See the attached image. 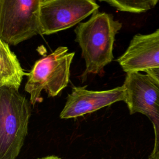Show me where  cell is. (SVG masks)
<instances>
[{
	"label": "cell",
	"instance_id": "cell-1",
	"mask_svg": "<svg viewBox=\"0 0 159 159\" xmlns=\"http://www.w3.org/2000/svg\"><path fill=\"white\" fill-rule=\"evenodd\" d=\"M122 24L111 14L95 11L86 22L76 27L75 42L81 49L86 65L82 81L88 75L99 74L114 60L113 48L116 34Z\"/></svg>",
	"mask_w": 159,
	"mask_h": 159
},
{
	"label": "cell",
	"instance_id": "cell-11",
	"mask_svg": "<svg viewBox=\"0 0 159 159\" xmlns=\"http://www.w3.org/2000/svg\"><path fill=\"white\" fill-rule=\"evenodd\" d=\"M159 85V68L148 70L145 72Z\"/></svg>",
	"mask_w": 159,
	"mask_h": 159
},
{
	"label": "cell",
	"instance_id": "cell-6",
	"mask_svg": "<svg viewBox=\"0 0 159 159\" xmlns=\"http://www.w3.org/2000/svg\"><path fill=\"white\" fill-rule=\"evenodd\" d=\"M99 7L94 0H40L41 35H51L79 24Z\"/></svg>",
	"mask_w": 159,
	"mask_h": 159
},
{
	"label": "cell",
	"instance_id": "cell-2",
	"mask_svg": "<svg viewBox=\"0 0 159 159\" xmlns=\"http://www.w3.org/2000/svg\"><path fill=\"white\" fill-rule=\"evenodd\" d=\"M31 103L18 91L0 88V159H16L28 132Z\"/></svg>",
	"mask_w": 159,
	"mask_h": 159
},
{
	"label": "cell",
	"instance_id": "cell-12",
	"mask_svg": "<svg viewBox=\"0 0 159 159\" xmlns=\"http://www.w3.org/2000/svg\"><path fill=\"white\" fill-rule=\"evenodd\" d=\"M37 159H61V158L55 155H49V156H47L42 158H39Z\"/></svg>",
	"mask_w": 159,
	"mask_h": 159
},
{
	"label": "cell",
	"instance_id": "cell-8",
	"mask_svg": "<svg viewBox=\"0 0 159 159\" xmlns=\"http://www.w3.org/2000/svg\"><path fill=\"white\" fill-rule=\"evenodd\" d=\"M116 61L126 73L159 68V28L147 34H135Z\"/></svg>",
	"mask_w": 159,
	"mask_h": 159
},
{
	"label": "cell",
	"instance_id": "cell-13",
	"mask_svg": "<svg viewBox=\"0 0 159 159\" xmlns=\"http://www.w3.org/2000/svg\"><path fill=\"white\" fill-rule=\"evenodd\" d=\"M148 159H159V150L155 156L152 157H148Z\"/></svg>",
	"mask_w": 159,
	"mask_h": 159
},
{
	"label": "cell",
	"instance_id": "cell-3",
	"mask_svg": "<svg viewBox=\"0 0 159 159\" xmlns=\"http://www.w3.org/2000/svg\"><path fill=\"white\" fill-rule=\"evenodd\" d=\"M75 56L65 46H60L49 55L37 60L27 75L24 90L30 94L34 106L41 102V93L45 91L48 97H55L68 84L70 66Z\"/></svg>",
	"mask_w": 159,
	"mask_h": 159
},
{
	"label": "cell",
	"instance_id": "cell-10",
	"mask_svg": "<svg viewBox=\"0 0 159 159\" xmlns=\"http://www.w3.org/2000/svg\"><path fill=\"white\" fill-rule=\"evenodd\" d=\"M118 11L131 13L145 12L153 8L159 2L158 0H101Z\"/></svg>",
	"mask_w": 159,
	"mask_h": 159
},
{
	"label": "cell",
	"instance_id": "cell-7",
	"mask_svg": "<svg viewBox=\"0 0 159 159\" xmlns=\"http://www.w3.org/2000/svg\"><path fill=\"white\" fill-rule=\"evenodd\" d=\"M86 87L87 86L72 88L60 114L61 119L76 118L115 102L125 101V91L123 85L102 91L88 90Z\"/></svg>",
	"mask_w": 159,
	"mask_h": 159
},
{
	"label": "cell",
	"instance_id": "cell-5",
	"mask_svg": "<svg viewBox=\"0 0 159 159\" xmlns=\"http://www.w3.org/2000/svg\"><path fill=\"white\" fill-rule=\"evenodd\" d=\"M123 86L130 114H143L153 124L154 145L148 157H153L159 150V85L146 73L132 72L127 73Z\"/></svg>",
	"mask_w": 159,
	"mask_h": 159
},
{
	"label": "cell",
	"instance_id": "cell-9",
	"mask_svg": "<svg viewBox=\"0 0 159 159\" xmlns=\"http://www.w3.org/2000/svg\"><path fill=\"white\" fill-rule=\"evenodd\" d=\"M10 45L0 40V88L5 87L18 91L23 77L28 75Z\"/></svg>",
	"mask_w": 159,
	"mask_h": 159
},
{
	"label": "cell",
	"instance_id": "cell-4",
	"mask_svg": "<svg viewBox=\"0 0 159 159\" xmlns=\"http://www.w3.org/2000/svg\"><path fill=\"white\" fill-rule=\"evenodd\" d=\"M40 0H0V40L16 46L41 35Z\"/></svg>",
	"mask_w": 159,
	"mask_h": 159
}]
</instances>
